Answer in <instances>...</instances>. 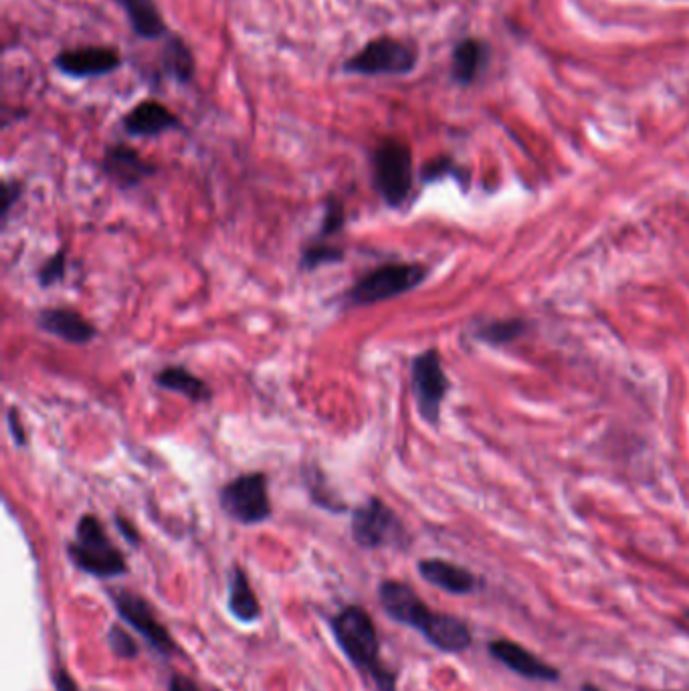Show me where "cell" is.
Wrapping results in <instances>:
<instances>
[{"instance_id": "cell-31", "label": "cell", "mask_w": 689, "mask_h": 691, "mask_svg": "<svg viewBox=\"0 0 689 691\" xmlns=\"http://www.w3.org/2000/svg\"><path fill=\"white\" fill-rule=\"evenodd\" d=\"M168 691H201V688L187 676H175V678L170 679Z\"/></svg>"}, {"instance_id": "cell-25", "label": "cell", "mask_w": 689, "mask_h": 691, "mask_svg": "<svg viewBox=\"0 0 689 691\" xmlns=\"http://www.w3.org/2000/svg\"><path fill=\"white\" fill-rule=\"evenodd\" d=\"M109 650L114 651L116 657L120 659H135L140 647L135 643L134 638L118 624H114L108 631Z\"/></svg>"}, {"instance_id": "cell-30", "label": "cell", "mask_w": 689, "mask_h": 691, "mask_svg": "<svg viewBox=\"0 0 689 691\" xmlns=\"http://www.w3.org/2000/svg\"><path fill=\"white\" fill-rule=\"evenodd\" d=\"M55 686H57V691H78V683L73 681L66 669H59L55 674Z\"/></svg>"}, {"instance_id": "cell-6", "label": "cell", "mask_w": 689, "mask_h": 691, "mask_svg": "<svg viewBox=\"0 0 689 691\" xmlns=\"http://www.w3.org/2000/svg\"><path fill=\"white\" fill-rule=\"evenodd\" d=\"M419 53L408 43L392 39V37H379L366 43L365 47L344 63V71L352 75H366V78H401L408 75L417 68Z\"/></svg>"}, {"instance_id": "cell-20", "label": "cell", "mask_w": 689, "mask_h": 691, "mask_svg": "<svg viewBox=\"0 0 689 691\" xmlns=\"http://www.w3.org/2000/svg\"><path fill=\"white\" fill-rule=\"evenodd\" d=\"M154 380L164 391L182 394L192 403H209L213 396L211 386L185 367L164 368Z\"/></svg>"}, {"instance_id": "cell-5", "label": "cell", "mask_w": 689, "mask_h": 691, "mask_svg": "<svg viewBox=\"0 0 689 691\" xmlns=\"http://www.w3.org/2000/svg\"><path fill=\"white\" fill-rule=\"evenodd\" d=\"M372 178L391 209L406 203L413 190V152L396 138H384L372 154Z\"/></svg>"}, {"instance_id": "cell-3", "label": "cell", "mask_w": 689, "mask_h": 691, "mask_svg": "<svg viewBox=\"0 0 689 691\" xmlns=\"http://www.w3.org/2000/svg\"><path fill=\"white\" fill-rule=\"evenodd\" d=\"M68 555L78 569L102 581L118 579L128 572L122 552L109 540L104 524L92 514L80 517L75 538L68 544Z\"/></svg>"}, {"instance_id": "cell-12", "label": "cell", "mask_w": 689, "mask_h": 691, "mask_svg": "<svg viewBox=\"0 0 689 691\" xmlns=\"http://www.w3.org/2000/svg\"><path fill=\"white\" fill-rule=\"evenodd\" d=\"M55 68L59 69L63 75L85 80V78H102L111 71L120 69L122 57L118 49L114 47H80V49H68L55 57Z\"/></svg>"}, {"instance_id": "cell-2", "label": "cell", "mask_w": 689, "mask_h": 691, "mask_svg": "<svg viewBox=\"0 0 689 691\" xmlns=\"http://www.w3.org/2000/svg\"><path fill=\"white\" fill-rule=\"evenodd\" d=\"M332 633L351 664L379 691H396V678L380 657V639L370 615L358 605L340 610L332 619Z\"/></svg>"}, {"instance_id": "cell-8", "label": "cell", "mask_w": 689, "mask_h": 691, "mask_svg": "<svg viewBox=\"0 0 689 691\" xmlns=\"http://www.w3.org/2000/svg\"><path fill=\"white\" fill-rule=\"evenodd\" d=\"M411 384L417 398L420 417L431 425H437L441 417L443 401L449 393V380L441 365V356L435 348L419 354L413 360Z\"/></svg>"}, {"instance_id": "cell-18", "label": "cell", "mask_w": 689, "mask_h": 691, "mask_svg": "<svg viewBox=\"0 0 689 691\" xmlns=\"http://www.w3.org/2000/svg\"><path fill=\"white\" fill-rule=\"evenodd\" d=\"M118 2L128 14V21L138 37L146 41L163 39L168 28L154 0H118Z\"/></svg>"}, {"instance_id": "cell-14", "label": "cell", "mask_w": 689, "mask_h": 691, "mask_svg": "<svg viewBox=\"0 0 689 691\" xmlns=\"http://www.w3.org/2000/svg\"><path fill=\"white\" fill-rule=\"evenodd\" d=\"M417 569L427 583L455 597L472 595L479 586V579L472 570L463 569L441 558H425L420 560Z\"/></svg>"}, {"instance_id": "cell-15", "label": "cell", "mask_w": 689, "mask_h": 691, "mask_svg": "<svg viewBox=\"0 0 689 691\" xmlns=\"http://www.w3.org/2000/svg\"><path fill=\"white\" fill-rule=\"evenodd\" d=\"M180 128V120L161 102L146 99L130 109L123 118L126 134L135 138L161 136Z\"/></svg>"}, {"instance_id": "cell-16", "label": "cell", "mask_w": 689, "mask_h": 691, "mask_svg": "<svg viewBox=\"0 0 689 691\" xmlns=\"http://www.w3.org/2000/svg\"><path fill=\"white\" fill-rule=\"evenodd\" d=\"M37 325L45 334H51L55 338L66 339L69 344L83 346L90 344L97 336L95 325L85 320L82 313L73 312L68 308H49L37 315Z\"/></svg>"}, {"instance_id": "cell-19", "label": "cell", "mask_w": 689, "mask_h": 691, "mask_svg": "<svg viewBox=\"0 0 689 691\" xmlns=\"http://www.w3.org/2000/svg\"><path fill=\"white\" fill-rule=\"evenodd\" d=\"M487 59H489V49L486 43L479 39H463L458 43L453 59H451V73L453 80L461 85H470L477 80L479 71L486 68Z\"/></svg>"}, {"instance_id": "cell-32", "label": "cell", "mask_w": 689, "mask_h": 691, "mask_svg": "<svg viewBox=\"0 0 689 691\" xmlns=\"http://www.w3.org/2000/svg\"><path fill=\"white\" fill-rule=\"evenodd\" d=\"M582 691H603V690H598V688H596V686H593V683H584V686H582Z\"/></svg>"}, {"instance_id": "cell-4", "label": "cell", "mask_w": 689, "mask_h": 691, "mask_svg": "<svg viewBox=\"0 0 689 691\" xmlns=\"http://www.w3.org/2000/svg\"><path fill=\"white\" fill-rule=\"evenodd\" d=\"M427 273H429L427 267L420 263L380 265L352 285L344 296V301L351 308H365V306H375L387 299L405 296L425 282Z\"/></svg>"}, {"instance_id": "cell-27", "label": "cell", "mask_w": 689, "mask_h": 691, "mask_svg": "<svg viewBox=\"0 0 689 691\" xmlns=\"http://www.w3.org/2000/svg\"><path fill=\"white\" fill-rule=\"evenodd\" d=\"M19 196H21V184L13 182V180H4V184H2V213H0L4 223L11 215V209L19 201Z\"/></svg>"}, {"instance_id": "cell-10", "label": "cell", "mask_w": 689, "mask_h": 691, "mask_svg": "<svg viewBox=\"0 0 689 691\" xmlns=\"http://www.w3.org/2000/svg\"><path fill=\"white\" fill-rule=\"evenodd\" d=\"M109 595H111V603L118 610V615L149 641L152 650H156L163 655L176 653L175 639L166 631V627L156 619L154 610L144 598L135 593H130V591H114Z\"/></svg>"}, {"instance_id": "cell-21", "label": "cell", "mask_w": 689, "mask_h": 691, "mask_svg": "<svg viewBox=\"0 0 689 691\" xmlns=\"http://www.w3.org/2000/svg\"><path fill=\"white\" fill-rule=\"evenodd\" d=\"M163 69L166 75H170L173 80L180 83L189 82L194 71V59L190 53L187 43L180 37H173L166 43V49L163 55Z\"/></svg>"}, {"instance_id": "cell-28", "label": "cell", "mask_w": 689, "mask_h": 691, "mask_svg": "<svg viewBox=\"0 0 689 691\" xmlns=\"http://www.w3.org/2000/svg\"><path fill=\"white\" fill-rule=\"evenodd\" d=\"M7 425H9V431L13 434L14 445H19V448L27 445V433H25V429H23L21 415H19L16 408H9V413H7Z\"/></svg>"}, {"instance_id": "cell-33", "label": "cell", "mask_w": 689, "mask_h": 691, "mask_svg": "<svg viewBox=\"0 0 689 691\" xmlns=\"http://www.w3.org/2000/svg\"><path fill=\"white\" fill-rule=\"evenodd\" d=\"M684 621H686V624H689V609L684 610Z\"/></svg>"}, {"instance_id": "cell-23", "label": "cell", "mask_w": 689, "mask_h": 691, "mask_svg": "<svg viewBox=\"0 0 689 691\" xmlns=\"http://www.w3.org/2000/svg\"><path fill=\"white\" fill-rule=\"evenodd\" d=\"M524 332H526L524 320H500V322H491V324L479 327L477 338L484 339L491 346H501V344H510V342L520 338Z\"/></svg>"}, {"instance_id": "cell-11", "label": "cell", "mask_w": 689, "mask_h": 691, "mask_svg": "<svg viewBox=\"0 0 689 691\" xmlns=\"http://www.w3.org/2000/svg\"><path fill=\"white\" fill-rule=\"evenodd\" d=\"M487 651L496 662H500L503 667H508L520 678L530 679V681H544V683L560 681L558 667L546 664L538 655H534L532 651L522 647L512 639H494V641H489Z\"/></svg>"}, {"instance_id": "cell-1", "label": "cell", "mask_w": 689, "mask_h": 691, "mask_svg": "<svg viewBox=\"0 0 689 691\" xmlns=\"http://www.w3.org/2000/svg\"><path fill=\"white\" fill-rule=\"evenodd\" d=\"M379 600L387 617H391L394 623L419 631L435 650L461 653L474 643L470 624L461 621L460 617L432 610L408 584L384 581L380 584Z\"/></svg>"}, {"instance_id": "cell-13", "label": "cell", "mask_w": 689, "mask_h": 691, "mask_svg": "<svg viewBox=\"0 0 689 691\" xmlns=\"http://www.w3.org/2000/svg\"><path fill=\"white\" fill-rule=\"evenodd\" d=\"M104 175L120 189H134L156 172L154 164L146 163L134 148L116 144L106 150L102 160Z\"/></svg>"}, {"instance_id": "cell-26", "label": "cell", "mask_w": 689, "mask_h": 691, "mask_svg": "<svg viewBox=\"0 0 689 691\" xmlns=\"http://www.w3.org/2000/svg\"><path fill=\"white\" fill-rule=\"evenodd\" d=\"M66 263H68L66 251H59V253H55L54 258L47 259L37 273V279H39L41 287L59 284L66 277Z\"/></svg>"}, {"instance_id": "cell-7", "label": "cell", "mask_w": 689, "mask_h": 691, "mask_svg": "<svg viewBox=\"0 0 689 691\" xmlns=\"http://www.w3.org/2000/svg\"><path fill=\"white\" fill-rule=\"evenodd\" d=\"M218 502H221L223 512L229 515L230 520H235L243 526L261 524V522L270 520L271 514H273L268 477L261 472L235 477L233 481L221 489Z\"/></svg>"}, {"instance_id": "cell-9", "label": "cell", "mask_w": 689, "mask_h": 691, "mask_svg": "<svg viewBox=\"0 0 689 691\" xmlns=\"http://www.w3.org/2000/svg\"><path fill=\"white\" fill-rule=\"evenodd\" d=\"M403 534L401 520L379 498H368L352 514V538L366 550L396 543Z\"/></svg>"}, {"instance_id": "cell-29", "label": "cell", "mask_w": 689, "mask_h": 691, "mask_svg": "<svg viewBox=\"0 0 689 691\" xmlns=\"http://www.w3.org/2000/svg\"><path fill=\"white\" fill-rule=\"evenodd\" d=\"M114 522H116V528L122 534L126 543H130L132 546H140V534H138V529H135L134 524L130 520H126L122 515H116Z\"/></svg>"}, {"instance_id": "cell-24", "label": "cell", "mask_w": 689, "mask_h": 691, "mask_svg": "<svg viewBox=\"0 0 689 691\" xmlns=\"http://www.w3.org/2000/svg\"><path fill=\"white\" fill-rule=\"evenodd\" d=\"M344 223H346V211H344V204L338 199L330 196L325 201L324 218H322V227H320V235H318V241H325L328 237L336 235L340 230L344 229Z\"/></svg>"}, {"instance_id": "cell-22", "label": "cell", "mask_w": 689, "mask_h": 691, "mask_svg": "<svg viewBox=\"0 0 689 691\" xmlns=\"http://www.w3.org/2000/svg\"><path fill=\"white\" fill-rule=\"evenodd\" d=\"M342 259H344V249L316 239L313 243L308 245V247L301 251L299 267H301V272H313V270H318V267H322V265L338 263Z\"/></svg>"}, {"instance_id": "cell-17", "label": "cell", "mask_w": 689, "mask_h": 691, "mask_svg": "<svg viewBox=\"0 0 689 691\" xmlns=\"http://www.w3.org/2000/svg\"><path fill=\"white\" fill-rule=\"evenodd\" d=\"M229 597L227 607L239 623L251 624L261 617V605L249 584L247 572L241 567H233L229 572Z\"/></svg>"}]
</instances>
